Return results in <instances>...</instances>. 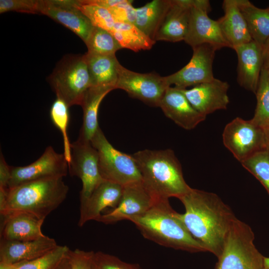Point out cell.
Here are the masks:
<instances>
[{"instance_id":"6da1fadb","label":"cell","mask_w":269,"mask_h":269,"mask_svg":"<svg viewBox=\"0 0 269 269\" xmlns=\"http://www.w3.org/2000/svg\"><path fill=\"white\" fill-rule=\"evenodd\" d=\"M178 199L185 208L178 216L188 232L218 258L237 219L231 208L216 194L192 188Z\"/></svg>"},{"instance_id":"7a4b0ae2","label":"cell","mask_w":269,"mask_h":269,"mask_svg":"<svg viewBox=\"0 0 269 269\" xmlns=\"http://www.w3.org/2000/svg\"><path fill=\"white\" fill-rule=\"evenodd\" d=\"M132 155L144 186L155 199H179L192 188L185 181L181 164L172 149H144Z\"/></svg>"},{"instance_id":"3957f363","label":"cell","mask_w":269,"mask_h":269,"mask_svg":"<svg viewBox=\"0 0 269 269\" xmlns=\"http://www.w3.org/2000/svg\"><path fill=\"white\" fill-rule=\"evenodd\" d=\"M168 199H157L143 215L132 218L142 235L161 246L191 253L206 252L191 235Z\"/></svg>"},{"instance_id":"277c9868","label":"cell","mask_w":269,"mask_h":269,"mask_svg":"<svg viewBox=\"0 0 269 269\" xmlns=\"http://www.w3.org/2000/svg\"><path fill=\"white\" fill-rule=\"evenodd\" d=\"M63 178L31 181L8 189L5 209L0 216L23 212L44 220L66 199L69 187Z\"/></svg>"},{"instance_id":"5b68a950","label":"cell","mask_w":269,"mask_h":269,"mask_svg":"<svg viewBox=\"0 0 269 269\" xmlns=\"http://www.w3.org/2000/svg\"><path fill=\"white\" fill-rule=\"evenodd\" d=\"M56 97L69 107L80 105L88 90L92 87L85 54L64 56L48 77Z\"/></svg>"},{"instance_id":"8992f818","label":"cell","mask_w":269,"mask_h":269,"mask_svg":"<svg viewBox=\"0 0 269 269\" xmlns=\"http://www.w3.org/2000/svg\"><path fill=\"white\" fill-rule=\"evenodd\" d=\"M254 240L252 228L237 218L215 269H263L264 256L256 248Z\"/></svg>"},{"instance_id":"52a82bcc","label":"cell","mask_w":269,"mask_h":269,"mask_svg":"<svg viewBox=\"0 0 269 269\" xmlns=\"http://www.w3.org/2000/svg\"><path fill=\"white\" fill-rule=\"evenodd\" d=\"M91 143L96 149L101 175L104 180L123 186L142 181L137 164L132 155L116 149L99 128Z\"/></svg>"},{"instance_id":"ba28073f","label":"cell","mask_w":269,"mask_h":269,"mask_svg":"<svg viewBox=\"0 0 269 269\" xmlns=\"http://www.w3.org/2000/svg\"><path fill=\"white\" fill-rule=\"evenodd\" d=\"M222 138L225 146L241 163L258 151L267 149L263 127L251 120L234 119L225 126Z\"/></svg>"},{"instance_id":"9c48e42d","label":"cell","mask_w":269,"mask_h":269,"mask_svg":"<svg viewBox=\"0 0 269 269\" xmlns=\"http://www.w3.org/2000/svg\"><path fill=\"white\" fill-rule=\"evenodd\" d=\"M116 89L126 91L129 95L152 107H159L168 87L165 77L154 73H139L129 70L120 63Z\"/></svg>"},{"instance_id":"30bf717a","label":"cell","mask_w":269,"mask_h":269,"mask_svg":"<svg viewBox=\"0 0 269 269\" xmlns=\"http://www.w3.org/2000/svg\"><path fill=\"white\" fill-rule=\"evenodd\" d=\"M211 9L208 0H193L185 43L192 48L208 44L217 50L230 46L224 37L217 20L210 18Z\"/></svg>"},{"instance_id":"8fae6325","label":"cell","mask_w":269,"mask_h":269,"mask_svg":"<svg viewBox=\"0 0 269 269\" xmlns=\"http://www.w3.org/2000/svg\"><path fill=\"white\" fill-rule=\"evenodd\" d=\"M68 170L71 175L78 177L82 181L80 204L104 180L100 172L97 151L91 142L76 140L71 143V159Z\"/></svg>"},{"instance_id":"7c38bea8","label":"cell","mask_w":269,"mask_h":269,"mask_svg":"<svg viewBox=\"0 0 269 269\" xmlns=\"http://www.w3.org/2000/svg\"><path fill=\"white\" fill-rule=\"evenodd\" d=\"M192 49L193 55L189 62L176 72L165 77L169 86L174 85L176 88L185 89L211 81L215 78L213 75V64L217 50L208 44Z\"/></svg>"},{"instance_id":"4fadbf2b","label":"cell","mask_w":269,"mask_h":269,"mask_svg":"<svg viewBox=\"0 0 269 269\" xmlns=\"http://www.w3.org/2000/svg\"><path fill=\"white\" fill-rule=\"evenodd\" d=\"M9 189L31 181L51 177H63L68 170V163L63 153L56 152L48 146L35 161L24 166H10Z\"/></svg>"},{"instance_id":"5bb4252c","label":"cell","mask_w":269,"mask_h":269,"mask_svg":"<svg viewBox=\"0 0 269 269\" xmlns=\"http://www.w3.org/2000/svg\"><path fill=\"white\" fill-rule=\"evenodd\" d=\"M156 200L145 188L142 181L123 186L118 205L108 213L102 215L97 221L112 224L140 216L152 207Z\"/></svg>"},{"instance_id":"9a60e30c","label":"cell","mask_w":269,"mask_h":269,"mask_svg":"<svg viewBox=\"0 0 269 269\" xmlns=\"http://www.w3.org/2000/svg\"><path fill=\"white\" fill-rule=\"evenodd\" d=\"M229 88L227 82L215 78L211 81L181 90L192 107L206 117L215 111L227 108L229 103Z\"/></svg>"},{"instance_id":"2e32d148","label":"cell","mask_w":269,"mask_h":269,"mask_svg":"<svg viewBox=\"0 0 269 269\" xmlns=\"http://www.w3.org/2000/svg\"><path fill=\"white\" fill-rule=\"evenodd\" d=\"M75 3L76 0H44L42 14L66 27L86 43L94 26Z\"/></svg>"},{"instance_id":"e0dca14e","label":"cell","mask_w":269,"mask_h":269,"mask_svg":"<svg viewBox=\"0 0 269 269\" xmlns=\"http://www.w3.org/2000/svg\"><path fill=\"white\" fill-rule=\"evenodd\" d=\"M159 107L166 117L186 130L194 129L206 118L192 107L181 89L175 87L167 88Z\"/></svg>"},{"instance_id":"ac0fdd59","label":"cell","mask_w":269,"mask_h":269,"mask_svg":"<svg viewBox=\"0 0 269 269\" xmlns=\"http://www.w3.org/2000/svg\"><path fill=\"white\" fill-rule=\"evenodd\" d=\"M123 191V186L104 180L90 197L80 204L78 226L81 227L89 221H97L107 207L116 208L121 200Z\"/></svg>"},{"instance_id":"d6986e66","label":"cell","mask_w":269,"mask_h":269,"mask_svg":"<svg viewBox=\"0 0 269 269\" xmlns=\"http://www.w3.org/2000/svg\"><path fill=\"white\" fill-rule=\"evenodd\" d=\"M0 216V239L28 241L45 236L41 230L44 219L23 212H9Z\"/></svg>"},{"instance_id":"ffe728a7","label":"cell","mask_w":269,"mask_h":269,"mask_svg":"<svg viewBox=\"0 0 269 269\" xmlns=\"http://www.w3.org/2000/svg\"><path fill=\"white\" fill-rule=\"evenodd\" d=\"M233 49L238 57V83L246 90L255 94L263 68L262 47L252 40Z\"/></svg>"},{"instance_id":"44dd1931","label":"cell","mask_w":269,"mask_h":269,"mask_svg":"<svg viewBox=\"0 0 269 269\" xmlns=\"http://www.w3.org/2000/svg\"><path fill=\"white\" fill-rule=\"evenodd\" d=\"M193 0H171V5L154 37V41L177 42L187 34Z\"/></svg>"},{"instance_id":"7402d4cb","label":"cell","mask_w":269,"mask_h":269,"mask_svg":"<svg viewBox=\"0 0 269 269\" xmlns=\"http://www.w3.org/2000/svg\"><path fill=\"white\" fill-rule=\"evenodd\" d=\"M57 246L54 239L46 236L28 241L0 239V262L15 264L30 261L45 255Z\"/></svg>"},{"instance_id":"603a6c76","label":"cell","mask_w":269,"mask_h":269,"mask_svg":"<svg viewBox=\"0 0 269 269\" xmlns=\"http://www.w3.org/2000/svg\"><path fill=\"white\" fill-rule=\"evenodd\" d=\"M222 7L224 15L217 20L224 37L230 48L253 40L246 21L240 11L237 0H224Z\"/></svg>"},{"instance_id":"cb8c5ba5","label":"cell","mask_w":269,"mask_h":269,"mask_svg":"<svg viewBox=\"0 0 269 269\" xmlns=\"http://www.w3.org/2000/svg\"><path fill=\"white\" fill-rule=\"evenodd\" d=\"M113 90L111 87H91L86 92L81 104L83 111V123L77 140L91 142L100 128L98 112L100 104L105 97Z\"/></svg>"},{"instance_id":"d4e9b609","label":"cell","mask_w":269,"mask_h":269,"mask_svg":"<svg viewBox=\"0 0 269 269\" xmlns=\"http://www.w3.org/2000/svg\"><path fill=\"white\" fill-rule=\"evenodd\" d=\"M86 60L92 87H111L116 89L119 63L115 55L86 53Z\"/></svg>"},{"instance_id":"484cf974","label":"cell","mask_w":269,"mask_h":269,"mask_svg":"<svg viewBox=\"0 0 269 269\" xmlns=\"http://www.w3.org/2000/svg\"><path fill=\"white\" fill-rule=\"evenodd\" d=\"M171 3V0H154L135 8L134 25L154 41L156 33Z\"/></svg>"},{"instance_id":"4316f807","label":"cell","mask_w":269,"mask_h":269,"mask_svg":"<svg viewBox=\"0 0 269 269\" xmlns=\"http://www.w3.org/2000/svg\"><path fill=\"white\" fill-rule=\"evenodd\" d=\"M253 40L262 47L269 38V10L259 8L248 0H237Z\"/></svg>"},{"instance_id":"83f0119b","label":"cell","mask_w":269,"mask_h":269,"mask_svg":"<svg viewBox=\"0 0 269 269\" xmlns=\"http://www.w3.org/2000/svg\"><path fill=\"white\" fill-rule=\"evenodd\" d=\"M110 32L122 48L134 52L150 49L155 43L132 23L116 22L113 30Z\"/></svg>"},{"instance_id":"f1b7e54d","label":"cell","mask_w":269,"mask_h":269,"mask_svg":"<svg viewBox=\"0 0 269 269\" xmlns=\"http://www.w3.org/2000/svg\"><path fill=\"white\" fill-rule=\"evenodd\" d=\"M257 105L251 120L264 127L269 123V69L263 68L255 93Z\"/></svg>"},{"instance_id":"f546056e","label":"cell","mask_w":269,"mask_h":269,"mask_svg":"<svg viewBox=\"0 0 269 269\" xmlns=\"http://www.w3.org/2000/svg\"><path fill=\"white\" fill-rule=\"evenodd\" d=\"M69 108L64 101L56 98L50 110L51 120L62 134L64 145L63 154L68 164L71 159V143L67 134V128L70 120Z\"/></svg>"},{"instance_id":"4dcf8cb0","label":"cell","mask_w":269,"mask_h":269,"mask_svg":"<svg viewBox=\"0 0 269 269\" xmlns=\"http://www.w3.org/2000/svg\"><path fill=\"white\" fill-rule=\"evenodd\" d=\"M85 44L88 53L98 55H115L122 48L110 31L95 26Z\"/></svg>"},{"instance_id":"1f68e13d","label":"cell","mask_w":269,"mask_h":269,"mask_svg":"<svg viewBox=\"0 0 269 269\" xmlns=\"http://www.w3.org/2000/svg\"><path fill=\"white\" fill-rule=\"evenodd\" d=\"M241 164L260 182L269 195V150L258 151Z\"/></svg>"},{"instance_id":"d6a6232c","label":"cell","mask_w":269,"mask_h":269,"mask_svg":"<svg viewBox=\"0 0 269 269\" xmlns=\"http://www.w3.org/2000/svg\"><path fill=\"white\" fill-rule=\"evenodd\" d=\"M75 5L87 17L94 26L109 31L113 30L116 22L108 9L88 3L85 0H76Z\"/></svg>"},{"instance_id":"836d02e7","label":"cell","mask_w":269,"mask_h":269,"mask_svg":"<svg viewBox=\"0 0 269 269\" xmlns=\"http://www.w3.org/2000/svg\"><path fill=\"white\" fill-rule=\"evenodd\" d=\"M69 250L66 246L58 245L45 255L24 262L17 269H56Z\"/></svg>"},{"instance_id":"e575fe53","label":"cell","mask_w":269,"mask_h":269,"mask_svg":"<svg viewBox=\"0 0 269 269\" xmlns=\"http://www.w3.org/2000/svg\"><path fill=\"white\" fill-rule=\"evenodd\" d=\"M44 0H0V13L7 11L41 14Z\"/></svg>"},{"instance_id":"d590c367","label":"cell","mask_w":269,"mask_h":269,"mask_svg":"<svg viewBox=\"0 0 269 269\" xmlns=\"http://www.w3.org/2000/svg\"><path fill=\"white\" fill-rule=\"evenodd\" d=\"M92 269H140L137 264L122 261L118 258L101 252L93 253Z\"/></svg>"},{"instance_id":"8d00e7d4","label":"cell","mask_w":269,"mask_h":269,"mask_svg":"<svg viewBox=\"0 0 269 269\" xmlns=\"http://www.w3.org/2000/svg\"><path fill=\"white\" fill-rule=\"evenodd\" d=\"M133 2L130 0H120L116 5L108 9L115 22L134 24L135 8L133 5Z\"/></svg>"},{"instance_id":"74e56055","label":"cell","mask_w":269,"mask_h":269,"mask_svg":"<svg viewBox=\"0 0 269 269\" xmlns=\"http://www.w3.org/2000/svg\"><path fill=\"white\" fill-rule=\"evenodd\" d=\"M94 252H87L78 249L69 250L68 257L72 269H92V259Z\"/></svg>"},{"instance_id":"f35d334b","label":"cell","mask_w":269,"mask_h":269,"mask_svg":"<svg viewBox=\"0 0 269 269\" xmlns=\"http://www.w3.org/2000/svg\"><path fill=\"white\" fill-rule=\"evenodd\" d=\"M11 177V168L5 161L3 155L0 152V188L5 190L9 189V183Z\"/></svg>"},{"instance_id":"ab89813d","label":"cell","mask_w":269,"mask_h":269,"mask_svg":"<svg viewBox=\"0 0 269 269\" xmlns=\"http://www.w3.org/2000/svg\"><path fill=\"white\" fill-rule=\"evenodd\" d=\"M263 68L269 69V38L262 47Z\"/></svg>"},{"instance_id":"60d3db41","label":"cell","mask_w":269,"mask_h":269,"mask_svg":"<svg viewBox=\"0 0 269 269\" xmlns=\"http://www.w3.org/2000/svg\"><path fill=\"white\" fill-rule=\"evenodd\" d=\"M24 262H21L15 264H8L3 262H0V269H17Z\"/></svg>"},{"instance_id":"b9f144b4","label":"cell","mask_w":269,"mask_h":269,"mask_svg":"<svg viewBox=\"0 0 269 269\" xmlns=\"http://www.w3.org/2000/svg\"><path fill=\"white\" fill-rule=\"evenodd\" d=\"M56 269H72L68 254L61 262Z\"/></svg>"},{"instance_id":"7bdbcfd3","label":"cell","mask_w":269,"mask_h":269,"mask_svg":"<svg viewBox=\"0 0 269 269\" xmlns=\"http://www.w3.org/2000/svg\"><path fill=\"white\" fill-rule=\"evenodd\" d=\"M263 128L265 134L267 149L269 150V123L265 125Z\"/></svg>"},{"instance_id":"ee69618b","label":"cell","mask_w":269,"mask_h":269,"mask_svg":"<svg viewBox=\"0 0 269 269\" xmlns=\"http://www.w3.org/2000/svg\"><path fill=\"white\" fill-rule=\"evenodd\" d=\"M263 269H269V257H264Z\"/></svg>"},{"instance_id":"f6af8a7d","label":"cell","mask_w":269,"mask_h":269,"mask_svg":"<svg viewBox=\"0 0 269 269\" xmlns=\"http://www.w3.org/2000/svg\"><path fill=\"white\" fill-rule=\"evenodd\" d=\"M268 9L269 10V7L268 8Z\"/></svg>"}]
</instances>
